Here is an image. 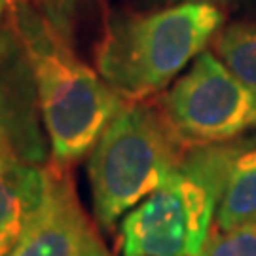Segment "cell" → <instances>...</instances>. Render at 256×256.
<instances>
[{
  "label": "cell",
  "mask_w": 256,
  "mask_h": 256,
  "mask_svg": "<svg viewBox=\"0 0 256 256\" xmlns=\"http://www.w3.org/2000/svg\"><path fill=\"white\" fill-rule=\"evenodd\" d=\"M8 18L32 68L52 164L68 167L92 152L126 101L74 54L32 2H18Z\"/></svg>",
  "instance_id": "obj_1"
},
{
  "label": "cell",
  "mask_w": 256,
  "mask_h": 256,
  "mask_svg": "<svg viewBox=\"0 0 256 256\" xmlns=\"http://www.w3.org/2000/svg\"><path fill=\"white\" fill-rule=\"evenodd\" d=\"M224 23L212 4H173L112 19L97 52L101 78L124 101H142L173 82Z\"/></svg>",
  "instance_id": "obj_2"
},
{
  "label": "cell",
  "mask_w": 256,
  "mask_h": 256,
  "mask_svg": "<svg viewBox=\"0 0 256 256\" xmlns=\"http://www.w3.org/2000/svg\"><path fill=\"white\" fill-rule=\"evenodd\" d=\"M232 142L182 156L156 192L122 218V256H198L210 234Z\"/></svg>",
  "instance_id": "obj_3"
},
{
  "label": "cell",
  "mask_w": 256,
  "mask_h": 256,
  "mask_svg": "<svg viewBox=\"0 0 256 256\" xmlns=\"http://www.w3.org/2000/svg\"><path fill=\"white\" fill-rule=\"evenodd\" d=\"M164 116L126 101L90 152L93 212L101 228H114L178 167L182 156Z\"/></svg>",
  "instance_id": "obj_4"
},
{
  "label": "cell",
  "mask_w": 256,
  "mask_h": 256,
  "mask_svg": "<svg viewBox=\"0 0 256 256\" xmlns=\"http://www.w3.org/2000/svg\"><path fill=\"white\" fill-rule=\"evenodd\" d=\"M162 110L174 137L196 146L230 142L256 128V95L210 52L171 86Z\"/></svg>",
  "instance_id": "obj_5"
},
{
  "label": "cell",
  "mask_w": 256,
  "mask_h": 256,
  "mask_svg": "<svg viewBox=\"0 0 256 256\" xmlns=\"http://www.w3.org/2000/svg\"><path fill=\"white\" fill-rule=\"evenodd\" d=\"M50 156L36 86L10 18L0 21V167H42Z\"/></svg>",
  "instance_id": "obj_6"
},
{
  "label": "cell",
  "mask_w": 256,
  "mask_h": 256,
  "mask_svg": "<svg viewBox=\"0 0 256 256\" xmlns=\"http://www.w3.org/2000/svg\"><path fill=\"white\" fill-rule=\"evenodd\" d=\"M64 169L44 167L42 196L10 256H110Z\"/></svg>",
  "instance_id": "obj_7"
},
{
  "label": "cell",
  "mask_w": 256,
  "mask_h": 256,
  "mask_svg": "<svg viewBox=\"0 0 256 256\" xmlns=\"http://www.w3.org/2000/svg\"><path fill=\"white\" fill-rule=\"evenodd\" d=\"M44 186V165L0 167V256L18 245Z\"/></svg>",
  "instance_id": "obj_8"
},
{
  "label": "cell",
  "mask_w": 256,
  "mask_h": 256,
  "mask_svg": "<svg viewBox=\"0 0 256 256\" xmlns=\"http://www.w3.org/2000/svg\"><path fill=\"white\" fill-rule=\"evenodd\" d=\"M214 220L220 232L256 222V135L232 142Z\"/></svg>",
  "instance_id": "obj_9"
},
{
  "label": "cell",
  "mask_w": 256,
  "mask_h": 256,
  "mask_svg": "<svg viewBox=\"0 0 256 256\" xmlns=\"http://www.w3.org/2000/svg\"><path fill=\"white\" fill-rule=\"evenodd\" d=\"M214 55L256 95V23H236L218 30Z\"/></svg>",
  "instance_id": "obj_10"
},
{
  "label": "cell",
  "mask_w": 256,
  "mask_h": 256,
  "mask_svg": "<svg viewBox=\"0 0 256 256\" xmlns=\"http://www.w3.org/2000/svg\"><path fill=\"white\" fill-rule=\"evenodd\" d=\"M198 256H256V222L209 234Z\"/></svg>",
  "instance_id": "obj_11"
},
{
  "label": "cell",
  "mask_w": 256,
  "mask_h": 256,
  "mask_svg": "<svg viewBox=\"0 0 256 256\" xmlns=\"http://www.w3.org/2000/svg\"><path fill=\"white\" fill-rule=\"evenodd\" d=\"M28 2H32L40 10V14L57 28V32L72 44L78 19L82 16L88 0H28Z\"/></svg>",
  "instance_id": "obj_12"
},
{
  "label": "cell",
  "mask_w": 256,
  "mask_h": 256,
  "mask_svg": "<svg viewBox=\"0 0 256 256\" xmlns=\"http://www.w3.org/2000/svg\"><path fill=\"white\" fill-rule=\"evenodd\" d=\"M152 2H160L165 6H173V4H212V6H220V4H228L232 0H152Z\"/></svg>",
  "instance_id": "obj_13"
},
{
  "label": "cell",
  "mask_w": 256,
  "mask_h": 256,
  "mask_svg": "<svg viewBox=\"0 0 256 256\" xmlns=\"http://www.w3.org/2000/svg\"><path fill=\"white\" fill-rule=\"evenodd\" d=\"M18 2H21V0H0V21H4L8 18Z\"/></svg>",
  "instance_id": "obj_14"
}]
</instances>
